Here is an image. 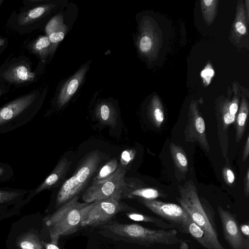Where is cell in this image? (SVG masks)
Wrapping results in <instances>:
<instances>
[{
    "label": "cell",
    "mask_w": 249,
    "mask_h": 249,
    "mask_svg": "<svg viewBox=\"0 0 249 249\" xmlns=\"http://www.w3.org/2000/svg\"><path fill=\"white\" fill-rule=\"evenodd\" d=\"M180 206L191 219L203 231L207 249H226L220 243L215 214L200 201L197 189L192 180L179 187Z\"/></svg>",
    "instance_id": "obj_1"
},
{
    "label": "cell",
    "mask_w": 249,
    "mask_h": 249,
    "mask_svg": "<svg viewBox=\"0 0 249 249\" xmlns=\"http://www.w3.org/2000/svg\"><path fill=\"white\" fill-rule=\"evenodd\" d=\"M107 236L144 246L172 245L179 242L176 229L154 230L137 224H122L113 221L104 224Z\"/></svg>",
    "instance_id": "obj_2"
},
{
    "label": "cell",
    "mask_w": 249,
    "mask_h": 249,
    "mask_svg": "<svg viewBox=\"0 0 249 249\" xmlns=\"http://www.w3.org/2000/svg\"><path fill=\"white\" fill-rule=\"evenodd\" d=\"M78 200V196L73 197L45 219L51 243L57 245L61 236L73 234L81 227L83 217L90 203Z\"/></svg>",
    "instance_id": "obj_3"
},
{
    "label": "cell",
    "mask_w": 249,
    "mask_h": 249,
    "mask_svg": "<svg viewBox=\"0 0 249 249\" xmlns=\"http://www.w3.org/2000/svg\"><path fill=\"white\" fill-rule=\"evenodd\" d=\"M37 95L31 92L17 98L0 107V135L24 126L37 113Z\"/></svg>",
    "instance_id": "obj_4"
},
{
    "label": "cell",
    "mask_w": 249,
    "mask_h": 249,
    "mask_svg": "<svg viewBox=\"0 0 249 249\" xmlns=\"http://www.w3.org/2000/svg\"><path fill=\"white\" fill-rule=\"evenodd\" d=\"M84 158L74 174L59 189L55 201L56 207L77 196L96 171L101 161L99 153L93 151Z\"/></svg>",
    "instance_id": "obj_5"
},
{
    "label": "cell",
    "mask_w": 249,
    "mask_h": 249,
    "mask_svg": "<svg viewBox=\"0 0 249 249\" xmlns=\"http://www.w3.org/2000/svg\"><path fill=\"white\" fill-rule=\"evenodd\" d=\"M126 168L119 165L116 171L109 177L99 181H93L83 195L85 202L91 203L108 198L121 200L130 189L124 181Z\"/></svg>",
    "instance_id": "obj_6"
},
{
    "label": "cell",
    "mask_w": 249,
    "mask_h": 249,
    "mask_svg": "<svg viewBox=\"0 0 249 249\" xmlns=\"http://www.w3.org/2000/svg\"><path fill=\"white\" fill-rule=\"evenodd\" d=\"M135 209L114 198L90 203L83 217L81 227H96L108 223L117 213Z\"/></svg>",
    "instance_id": "obj_7"
},
{
    "label": "cell",
    "mask_w": 249,
    "mask_h": 249,
    "mask_svg": "<svg viewBox=\"0 0 249 249\" xmlns=\"http://www.w3.org/2000/svg\"><path fill=\"white\" fill-rule=\"evenodd\" d=\"M139 200L159 217L175 226L180 232L189 234V228L193 221L180 205L155 199L139 198Z\"/></svg>",
    "instance_id": "obj_8"
},
{
    "label": "cell",
    "mask_w": 249,
    "mask_h": 249,
    "mask_svg": "<svg viewBox=\"0 0 249 249\" xmlns=\"http://www.w3.org/2000/svg\"><path fill=\"white\" fill-rule=\"evenodd\" d=\"M217 211L224 238L231 249H249V239L242 234L236 217L219 206Z\"/></svg>",
    "instance_id": "obj_9"
},
{
    "label": "cell",
    "mask_w": 249,
    "mask_h": 249,
    "mask_svg": "<svg viewBox=\"0 0 249 249\" xmlns=\"http://www.w3.org/2000/svg\"><path fill=\"white\" fill-rule=\"evenodd\" d=\"M188 124L185 130V139L191 142L197 141L206 151L210 150L207 140L205 122L199 113L196 102L192 101L189 110Z\"/></svg>",
    "instance_id": "obj_10"
},
{
    "label": "cell",
    "mask_w": 249,
    "mask_h": 249,
    "mask_svg": "<svg viewBox=\"0 0 249 249\" xmlns=\"http://www.w3.org/2000/svg\"><path fill=\"white\" fill-rule=\"evenodd\" d=\"M30 190L0 188V214L16 212L27 204L26 198Z\"/></svg>",
    "instance_id": "obj_11"
},
{
    "label": "cell",
    "mask_w": 249,
    "mask_h": 249,
    "mask_svg": "<svg viewBox=\"0 0 249 249\" xmlns=\"http://www.w3.org/2000/svg\"><path fill=\"white\" fill-rule=\"evenodd\" d=\"M71 162L66 158L62 159L56 165L50 175L35 189L31 191L27 196V203L41 192L54 188L66 176Z\"/></svg>",
    "instance_id": "obj_12"
},
{
    "label": "cell",
    "mask_w": 249,
    "mask_h": 249,
    "mask_svg": "<svg viewBox=\"0 0 249 249\" xmlns=\"http://www.w3.org/2000/svg\"><path fill=\"white\" fill-rule=\"evenodd\" d=\"M2 75L3 78L11 83L20 84L33 81L36 74L27 66L18 64L10 67Z\"/></svg>",
    "instance_id": "obj_13"
},
{
    "label": "cell",
    "mask_w": 249,
    "mask_h": 249,
    "mask_svg": "<svg viewBox=\"0 0 249 249\" xmlns=\"http://www.w3.org/2000/svg\"><path fill=\"white\" fill-rule=\"evenodd\" d=\"M148 23L142 27V31L139 39L138 46L142 53L150 55L155 52L157 45L159 44V39L156 38L149 22Z\"/></svg>",
    "instance_id": "obj_14"
},
{
    "label": "cell",
    "mask_w": 249,
    "mask_h": 249,
    "mask_svg": "<svg viewBox=\"0 0 249 249\" xmlns=\"http://www.w3.org/2000/svg\"><path fill=\"white\" fill-rule=\"evenodd\" d=\"M85 68L79 71L67 84L61 91L57 100L59 107L64 106L76 91L85 72Z\"/></svg>",
    "instance_id": "obj_15"
},
{
    "label": "cell",
    "mask_w": 249,
    "mask_h": 249,
    "mask_svg": "<svg viewBox=\"0 0 249 249\" xmlns=\"http://www.w3.org/2000/svg\"><path fill=\"white\" fill-rule=\"evenodd\" d=\"M127 217L133 221L150 223L165 230L176 229V227L160 217L147 215L143 213L130 212L126 213Z\"/></svg>",
    "instance_id": "obj_16"
},
{
    "label": "cell",
    "mask_w": 249,
    "mask_h": 249,
    "mask_svg": "<svg viewBox=\"0 0 249 249\" xmlns=\"http://www.w3.org/2000/svg\"><path fill=\"white\" fill-rule=\"evenodd\" d=\"M248 114V103L246 99L243 98L236 117L235 134L236 142H239L243 136L247 126Z\"/></svg>",
    "instance_id": "obj_17"
},
{
    "label": "cell",
    "mask_w": 249,
    "mask_h": 249,
    "mask_svg": "<svg viewBox=\"0 0 249 249\" xmlns=\"http://www.w3.org/2000/svg\"><path fill=\"white\" fill-rule=\"evenodd\" d=\"M150 121L157 127H160L164 121V114L161 103L157 96L151 100L148 110Z\"/></svg>",
    "instance_id": "obj_18"
},
{
    "label": "cell",
    "mask_w": 249,
    "mask_h": 249,
    "mask_svg": "<svg viewBox=\"0 0 249 249\" xmlns=\"http://www.w3.org/2000/svg\"><path fill=\"white\" fill-rule=\"evenodd\" d=\"M96 116L99 122L103 124L114 127L117 124V115L109 105L103 103L97 108Z\"/></svg>",
    "instance_id": "obj_19"
},
{
    "label": "cell",
    "mask_w": 249,
    "mask_h": 249,
    "mask_svg": "<svg viewBox=\"0 0 249 249\" xmlns=\"http://www.w3.org/2000/svg\"><path fill=\"white\" fill-rule=\"evenodd\" d=\"M169 148L173 160L177 168L182 173L187 172L188 162L184 150L174 143L170 144Z\"/></svg>",
    "instance_id": "obj_20"
},
{
    "label": "cell",
    "mask_w": 249,
    "mask_h": 249,
    "mask_svg": "<svg viewBox=\"0 0 249 249\" xmlns=\"http://www.w3.org/2000/svg\"><path fill=\"white\" fill-rule=\"evenodd\" d=\"M17 245L21 249H44L43 243L38 236L32 232L20 235L18 239Z\"/></svg>",
    "instance_id": "obj_21"
},
{
    "label": "cell",
    "mask_w": 249,
    "mask_h": 249,
    "mask_svg": "<svg viewBox=\"0 0 249 249\" xmlns=\"http://www.w3.org/2000/svg\"><path fill=\"white\" fill-rule=\"evenodd\" d=\"M233 25V35H235L237 38L246 34V12L244 11L242 1L237 7L236 17Z\"/></svg>",
    "instance_id": "obj_22"
},
{
    "label": "cell",
    "mask_w": 249,
    "mask_h": 249,
    "mask_svg": "<svg viewBox=\"0 0 249 249\" xmlns=\"http://www.w3.org/2000/svg\"><path fill=\"white\" fill-rule=\"evenodd\" d=\"M163 195L158 190L152 188L129 189L126 193L125 198H134L152 200L162 196Z\"/></svg>",
    "instance_id": "obj_23"
},
{
    "label": "cell",
    "mask_w": 249,
    "mask_h": 249,
    "mask_svg": "<svg viewBox=\"0 0 249 249\" xmlns=\"http://www.w3.org/2000/svg\"><path fill=\"white\" fill-rule=\"evenodd\" d=\"M49 7L47 5H40L22 14L19 18V23L25 25L35 21L42 17Z\"/></svg>",
    "instance_id": "obj_24"
},
{
    "label": "cell",
    "mask_w": 249,
    "mask_h": 249,
    "mask_svg": "<svg viewBox=\"0 0 249 249\" xmlns=\"http://www.w3.org/2000/svg\"><path fill=\"white\" fill-rule=\"evenodd\" d=\"M201 7L203 18L207 24L210 25L214 19L218 0H201Z\"/></svg>",
    "instance_id": "obj_25"
},
{
    "label": "cell",
    "mask_w": 249,
    "mask_h": 249,
    "mask_svg": "<svg viewBox=\"0 0 249 249\" xmlns=\"http://www.w3.org/2000/svg\"><path fill=\"white\" fill-rule=\"evenodd\" d=\"M51 44L48 36H42L32 43L33 52L38 54L42 59H45L50 50Z\"/></svg>",
    "instance_id": "obj_26"
},
{
    "label": "cell",
    "mask_w": 249,
    "mask_h": 249,
    "mask_svg": "<svg viewBox=\"0 0 249 249\" xmlns=\"http://www.w3.org/2000/svg\"><path fill=\"white\" fill-rule=\"evenodd\" d=\"M118 166V160L115 159L111 160L100 168L93 181H99L109 177L116 171Z\"/></svg>",
    "instance_id": "obj_27"
},
{
    "label": "cell",
    "mask_w": 249,
    "mask_h": 249,
    "mask_svg": "<svg viewBox=\"0 0 249 249\" xmlns=\"http://www.w3.org/2000/svg\"><path fill=\"white\" fill-rule=\"evenodd\" d=\"M222 117L224 129L235 122L236 116L231 115L229 111L228 103H226L222 107Z\"/></svg>",
    "instance_id": "obj_28"
},
{
    "label": "cell",
    "mask_w": 249,
    "mask_h": 249,
    "mask_svg": "<svg viewBox=\"0 0 249 249\" xmlns=\"http://www.w3.org/2000/svg\"><path fill=\"white\" fill-rule=\"evenodd\" d=\"M214 71L210 64L201 71L200 75L205 85H208L214 75Z\"/></svg>",
    "instance_id": "obj_29"
},
{
    "label": "cell",
    "mask_w": 249,
    "mask_h": 249,
    "mask_svg": "<svg viewBox=\"0 0 249 249\" xmlns=\"http://www.w3.org/2000/svg\"><path fill=\"white\" fill-rule=\"evenodd\" d=\"M224 179L228 185H231L235 180V176L232 170L228 167H225L223 169Z\"/></svg>",
    "instance_id": "obj_30"
},
{
    "label": "cell",
    "mask_w": 249,
    "mask_h": 249,
    "mask_svg": "<svg viewBox=\"0 0 249 249\" xmlns=\"http://www.w3.org/2000/svg\"><path fill=\"white\" fill-rule=\"evenodd\" d=\"M228 110L230 113L232 115L236 116L238 109V99L234 97L232 101L228 103Z\"/></svg>",
    "instance_id": "obj_31"
},
{
    "label": "cell",
    "mask_w": 249,
    "mask_h": 249,
    "mask_svg": "<svg viewBox=\"0 0 249 249\" xmlns=\"http://www.w3.org/2000/svg\"><path fill=\"white\" fill-rule=\"evenodd\" d=\"M244 189L245 195L248 196L249 195V169H247L246 175L244 178Z\"/></svg>",
    "instance_id": "obj_32"
},
{
    "label": "cell",
    "mask_w": 249,
    "mask_h": 249,
    "mask_svg": "<svg viewBox=\"0 0 249 249\" xmlns=\"http://www.w3.org/2000/svg\"><path fill=\"white\" fill-rule=\"evenodd\" d=\"M240 230L243 236L249 239V222L244 223L239 226Z\"/></svg>",
    "instance_id": "obj_33"
},
{
    "label": "cell",
    "mask_w": 249,
    "mask_h": 249,
    "mask_svg": "<svg viewBox=\"0 0 249 249\" xmlns=\"http://www.w3.org/2000/svg\"><path fill=\"white\" fill-rule=\"evenodd\" d=\"M249 154V135H248L247 138L246 142L244 146L242 160L243 161H245L248 158Z\"/></svg>",
    "instance_id": "obj_34"
},
{
    "label": "cell",
    "mask_w": 249,
    "mask_h": 249,
    "mask_svg": "<svg viewBox=\"0 0 249 249\" xmlns=\"http://www.w3.org/2000/svg\"><path fill=\"white\" fill-rule=\"evenodd\" d=\"M134 154L131 151H124L122 154V159L125 161H129L133 157Z\"/></svg>",
    "instance_id": "obj_35"
},
{
    "label": "cell",
    "mask_w": 249,
    "mask_h": 249,
    "mask_svg": "<svg viewBox=\"0 0 249 249\" xmlns=\"http://www.w3.org/2000/svg\"><path fill=\"white\" fill-rule=\"evenodd\" d=\"M44 247L45 249H60L57 245L51 243L44 244Z\"/></svg>",
    "instance_id": "obj_36"
},
{
    "label": "cell",
    "mask_w": 249,
    "mask_h": 249,
    "mask_svg": "<svg viewBox=\"0 0 249 249\" xmlns=\"http://www.w3.org/2000/svg\"><path fill=\"white\" fill-rule=\"evenodd\" d=\"M6 43V40L5 38L0 37V50L4 48V46Z\"/></svg>",
    "instance_id": "obj_37"
},
{
    "label": "cell",
    "mask_w": 249,
    "mask_h": 249,
    "mask_svg": "<svg viewBox=\"0 0 249 249\" xmlns=\"http://www.w3.org/2000/svg\"><path fill=\"white\" fill-rule=\"evenodd\" d=\"M246 2L247 3L246 4V9H247V19L248 20L249 19V0H246Z\"/></svg>",
    "instance_id": "obj_38"
},
{
    "label": "cell",
    "mask_w": 249,
    "mask_h": 249,
    "mask_svg": "<svg viewBox=\"0 0 249 249\" xmlns=\"http://www.w3.org/2000/svg\"><path fill=\"white\" fill-rule=\"evenodd\" d=\"M4 92V91L3 89H2V88H0V97L2 95Z\"/></svg>",
    "instance_id": "obj_39"
},
{
    "label": "cell",
    "mask_w": 249,
    "mask_h": 249,
    "mask_svg": "<svg viewBox=\"0 0 249 249\" xmlns=\"http://www.w3.org/2000/svg\"><path fill=\"white\" fill-rule=\"evenodd\" d=\"M3 2V0H0V6L2 3V2Z\"/></svg>",
    "instance_id": "obj_40"
}]
</instances>
